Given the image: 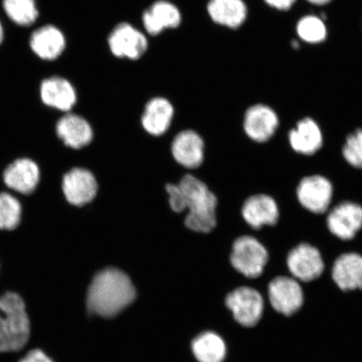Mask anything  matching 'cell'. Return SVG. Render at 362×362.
<instances>
[{"mask_svg":"<svg viewBox=\"0 0 362 362\" xmlns=\"http://www.w3.org/2000/svg\"><path fill=\"white\" fill-rule=\"evenodd\" d=\"M136 291L129 276L115 268L99 272L90 284L87 305L90 313L112 318L132 304Z\"/></svg>","mask_w":362,"mask_h":362,"instance_id":"cell-1","label":"cell"},{"mask_svg":"<svg viewBox=\"0 0 362 362\" xmlns=\"http://www.w3.org/2000/svg\"><path fill=\"white\" fill-rule=\"evenodd\" d=\"M182 192L185 210V224L197 233H209L216 226L218 200L206 183L192 175L184 176L178 184Z\"/></svg>","mask_w":362,"mask_h":362,"instance_id":"cell-2","label":"cell"},{"mask_svg":"<svg viewBox=\"0 0 362 362\" xmlns=\"http://www.w3.org/2000/svg\"><path fill=\"white\" fill-rule=\"evenodd\" d=\"M30 334L24 300L16 293H4L0 297V351H20L28 342Z\"/></svg>","mask_w":362,"mask_h":362,"instance_id":"cell-3","label":"cell"},{"mask_svg":"<svg viewBox=\"0 0 362 362\" xmlns=\"http://www.w3.org/2000/svg\"><path fill=\"white\" fill-rule=\"evenodd\" d=\"M269 261L268 248L259 238L245 234L234 240L230 255V264L244 277H260Z\"/></svg>","mask_w":362,"mask_h":362,"instance_id":"cell-4","label":"cell"},{"mask_svg":"<svg viewBox=\"0 0 362 362\" xmlns=\"http://www.w3.org/2000/svg\"><path fill=\"white\" fill-rule=\"evenodd\" d=\"M294 194L303 210L312 215L324 216L334 202V185L324 175H308L298 181Z\"/></svg>","mask_w":362,"mask_h":362,"instance_id":"cell-5","label":"cell"},{"mask_svg":"<svg viewBox=\"0 0 362 362\" xmlns=\"http://www.w3.org/2000/svg\"><path fill=\"white\" fill-rule=\"evenodd\" d=\"M328 233L341 242L354 240L362 230V206L355 201L334 204L325 217Z\"/></svg>","mask_w":362,"mask_h":362,"instance_id":"cell-6","label":"cell"},{"mask_svg":"<svg viewBox=\"0 0 362 362\" xmlns=\"http://www.w3.org/2000/svg\"><path fill=\"white\" fill-rule=\"evenodd\" d=\"M286 265L294 279L305 283L318 279L325 269L320 249L306 242L298 243L288 251Z\"/></svg>","mask_w":362,"mask_h":362,"instance_id":"cell-7","label":"cell"},{"mask_svg":"<svg viewBox=\"0 0 362 362\" xmlns=\"http://www.w3.org/2000/svg\"><path fill=\"white\" fill-rule=\"evenodd\" d=\"M280 206L276 199L269 194H252L243 201L241 216L244 223L253 232L265 228H275L280 220Z\"/></svg>","mask_w":362,"mask_h":362,"instance_id":"cell-8","label":"cell"},{"mask_svg":"<svg viewBox=\"0 0 362 362\" xmlns=\"http://www.w3.org/2000/svg\"><path fill=\"white\" fill-rule=\"evenodd\" d=\"M279 128L280 119L278 113L267 104H253L244 112L243 132L252 143H269L277 134Z\"/></svg>","mask_w":362,"mask_h":362,"instance_id":"cell-9","label":"cell"},{"mask_svg":"<svg viewBox=\"0 0 362 362\" xmlns=\"http://www.w3.org/2000/svg\"><path fill=\"white\" fill-rule=\"evenodd\" d=\"M226 305L235 320L244 327H255L260 322L264 310V298L256 289L239 287L226 297Z\"/></svg>","mask_w":362,"mask_h":362,"instance_id":"cell-10","label":"cell"},{"mask_svg":"<svg viewBox=\"0 0 362 362\" xmlns=\"http://www.w3.org/2000/svg\"><path fill=\"white\" fill-rule=\"evenodd\" d=\"M268 292L271 306L284 316L297 313L304 305V292L300 284L288 276H278L272 279Z\"/></svg>","mask_w":362,"mask_h":362,"instance_id":"cell-11","label":"cell"},{"mask_svg":"<svg viewBox=\"0 0 362 362\" xmlns=\"http://www.w3.org/2000/svg\"><path fill=\"white\" fill-rule=\"evenodd\" d=\"M289 148L298 156L312 157L324 147V133L313 117H305L296 122V126L288 131Z\"/></svg>","mask_w":362,"mask_h":362,"instance_id":"cell-12","label":"cell"},{"mask_svg":"<svg viewBox=\"0 0 362 362\" xmlns=\"http://www.w3.org/2000/svg\"><path fill=\"white\" fill-rule=\"evenodd\" d=\"M108 45L113 55L131 60H138L148 49L146 35L128 23H122L113 29Z\"/></svg>","mask_w":362,"mask_h":362,"instance_id":"cell-13","label":"cell"},{"mask_svg":"<svg viewBox=\"0 0 362 362\" xmlns=\"http://www.w3.org/2000/svg\"><path fill=\"white\" fill-rule=\"evenodd\" d=\"M98 183L88 170L75 168L63 178L62 189L68 202L83 206L93 200L98 192Z\"/></svg>","mask_w":362,"mask_h":362,"instance_id":"cell-14","label":"cell"},{"mask_svg":"<svg viewBox=\"0 0 362 362\" xmlns=\"http://www.w3.org/2000/svg\"><path fill=\"white\" fill-rule=\"evenodd\" d=\"M332 278L344 292L362 291V255L356 252L339 255L333 262Z\"/></svg>","mask_w":362,"mask_h":362,"instance_id":"cell-15","label":"cell"},{"mask_svg":"<svg viewBox=\"0 0 362 362\" xmlns=\"http://www.w3.org/2000/svg\"><path fill=\"white\" fill-rule=\"evenodd\" d=\"M204 144L201 136L192 130H185L176 135L171 151L175 160L187 169H197L204 160Z\"/></svg>","mask_w":362,"mask_h":362,"instance_id":"cell-16","label":"cell"},{"mask_svg":"<svg viewBox=\"0 0 362 362\" xmlns=\"http://www.w3.org/2000/svg\"><path fill=\"white\" fill-rule=\"evenodd\" d=\"M39 180L38 166L29 158H20L13 162L4 173V181L7 187L24 194L33 193Z\"/></svg>","mask_w":362,"mask_h":362,"instance_id":"cell-17","label":"cell"},{"mask_svg":"<svg viewBox=\"0 0 362 362\" xmlns=\"http://www.w3.org/2000/svg\"><path fill=\"white\" fill-rule=\"evenodd\" d=\"M40 97L45 105L63 112H69L76 102L74 86L60 76H52L42 81Z\"/></svg>","mask_w":362,"mask_h":362,"instance_id":"cell-18","label":"cell"},{"mask_svg":"<svg viewBox=\"0 0 362 362\" xmlns=\"http://www.w3.org/2000/svg\"><path fill=\"white\" fill-rule=\"evenodd\" d=\"M57 133L66 146L76 149L88 146L93 138L88 122L74 113H67L58 121Z\"/></svg>","mask_w":362,"mask_h":362,"instance_id":"cell-19","label":"cell"},{"mask_svg":"<svg viewBox=\"0 0 362 362\" xmlns=\"http://www.w3.org/2000/svg\"><path fill=\"white\" fill-rule=\"evenodd\" d=\"M30 45L36 56L45 61H53L64 51L66 39L56 26L45 25L31 35Z\"/></svg>","mask_w":362,"mask_h":362,"instance_id":"cell-20","label":"cell"},{"mask_svg":"<svg viewBox=\"0 0 362 362\" xmlns=\"http://www.w3.org/2000/svg\"><path fill=\"white\" fill-rule=\"evenodd\" d=\"M143 23L149 35H156L165 29L178 27L181 23V13L175 4L160 0L144 13Z\"/></svg>","mask_w":362,"mask_h":362,"instance_id":"cell-21","label":"cell"},{"mask_svg":"<svg viewBox=\"0 0 362 362\" xmlns=\"http://www.w3.org/2000/svg\"><path fill=\"white\" fill-rule=\"evenodd\" d=\"M208 13L216 24L237 29L245 22L247 7L243 0H210Z\"/></svg>","mask_w":362,"mask_h":362,"instance_id":"cell-22","label":"cell"},{"mask_svg":"<svg viewBox=\"0 0 362 362\" xmlns=\"http://www.w3.org/2000/svg\"><path fill=\"white\" fill-rule=\"evenodd\" d=\"M173 116V106L167 99L153 98L144 110L142 124L148 134L160 136L168 130Z\"/></svg>","mask_w":362,"mask_h":362,"instance_id":"cell-23","label":"cell"},{"mask_svg":"<svg viewBox=\"0 0 362 362\" xmlns=\"http://www.w3.org/2000/svg\"><path fill=\"white\" fill-rule=\"evenodd\" d=\"M192 351L199 362H223L226 355V344L214 332H204L192 341Z\"/></svg>","mask_w":362,"mask_h":362,"instance_id":"cell-24","label":"cell"},{"mask_svg":"<svg viewBox=\"0 0 362 362\" xmlns=\"http://www.w3.org/2000/svg\"><path fill=\"white\" fill-rule=\"evenodd\" d=\"M3 6L8 17L18 25H33L39 16L35 0H3Z\"/></svg>","mask_w":362,"mask_h":362,"instance_id":"cell-25","label":"cell"},{"mask_svg":"<svg viewBox=\"0 0 362 362\" xmlns=\"http://www.w3.org/2000/svg\"><path fill=\"white\" fill-rule=\"evenodd\" d=\"M297 34L304 42L310 44L323 42L327 37V29L322 18L305 16L298 21Z\"/></svg>","mask_w":362,"mask_h":362,"instance_id":"cell-26","label":"cell"},{"mask_svg":"<svg viewBox=\"0 0 362 362\" xmlns=\"http://www.w3.org/2000/svg\"><path fill=\"white\" fill-rule=\"evenodd\" d=\"M341 152L348 166L362 170V128H356L346 136Z\"/></svg>","mask_w":362,"mask_h":362,"instance_id":"cell-27","label":"cell"},{"mask_svg":"<svg viewBox=\"0 0 362 362\" xmlns=\"http://www.w3.org/2000/svg\"><path fill=\"white\" fill-rule=\"evenodd\" d=\"M22 208L19 201L8 193H0V230H13L19 226Z\"/></svg>","mask_w":362,"mask_h":362,"instance_id":"cell-28","label":"cell"},{"mask_svg":"<svg viewBox=\"0 0 362 362\" xmlns=\"http://www.w3.org/2000/svg\"><path fill=\"white\" fill-rule=\"evenodd\" d=\"M166 192L169 194V202L171 209L175 212L185 211V200L182 192L179 185L168 184L166 185Z\"/></svg>","mask_w":362,"mask_h":362,"instance_id":"cell-29","label":"cell"},{"mask_svg":"<svg viewBox=\"0 0 362 362\" xmlns=\"http://www.w3.org/2000/svg\"><path fill=\"white\" fill-rule=\"evenodd\" d=\"M20 362H53L42 351L33 350L27 354Z\"/></svg>","mask_w":362,"mask_h":362,"instance_id":"cell-30","label":"cell"},{"mask_svg":"<svg viewBox=\"0 0 362 362\" xmlns=\"http://www.w3.org/2000/svg\"><path fill=\"white\" fill-rule=\"evenodd\" d=\"M264 1L276 10L286 11L293 7L296 0H264Z\"/></svg>","mask_w":362,"mask_h":362,"instance_id":"cell-31","label":"cell"},{"mask_svg":"<svg viewBox=\"0 0 362 362\" xmlns=\"http://www.w3.org/2000/svg\"><path fill=\"white\" fill-rule=\"evenodd\" d=\"M308 2H310L312 4H315V6H325L332 1V0H307Z\"/></svg>","mask_w":362,"mask_h":362,"instance_id":"cell-32","label":"cell"},{"mask_svg":"<svg viewBox=\"0 0 362 362\" xmlns=\"http://www.w3.org/2000/svg\"><path fill=\"white\" fill-rule=\"evenodd\" d=\"M4 40V29L3 26L1 25V23H0V45L3 42Z\"/></svg>","mask_w":362,"mask_h":362,"instance_id":"cell-33","label":"cell"},{"mask_svg":"<svg viewBox=\"0 0 362 362\" xmlns=\"http://www.w3.org/2000/svg\"><path fill=\"white\" fill-rule=\"evenodd\" d=\"M291 45L293 49H297L300 48V43H298L297 42V40H293V42H291Z\"/></svg>","mask_w":362,"mask_h":362,"instance_id":"cell-34","label":"cell"}]
</instances>
